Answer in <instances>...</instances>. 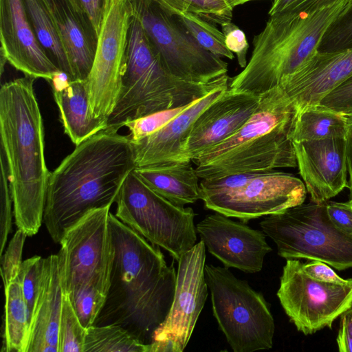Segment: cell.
<instances>
[{"instance_id": "obj_1", "label": "cell", "mask_w": 352, "mask_h": 352, "mask_svg": "<svg viewBox=\"0 0 352 352\" xmlns=\"http://www.w3.org/2000/svg\"><path fill=\"white\" fill-rule=\"evenodd\" d=\"M114 248L110 285L95 325H118L144 344L166 319L174 298L177 273L160 248L123 223L111 212Z\"/></svg>"}, {"instance_id": "obj_2", "label": "cell", "mask_w": 352, "mask_h": 352, "mask_svg": "<svg viewBox=\"0 0 352 352\" xmlns=\"http://www.w3.org/2000/svg\"><path fill=\"white\" fill-rule=\"evenodd\" d=\"M135 168L129 135L107 129L76 145L48 181L43 223L54 242L89 212L111 207Z\"/></svg>"}, {"instance_id": "obj_3", "label": "cell", "mask_w": 352, "mask_h": 352, "mask_svg": "<svg viewBox=\"0 0 352 352\" xmlns=\"http://www.w3.org/2000/svg\"><path fill=\"white\" fill-rule=\"evenodd\" d=\"M35 79L24 75L0 89V150L8 166L15 223L28 236L36 234L43 223L50 176Z\"/></svg>"}, {"instance_id": "obj_4", "label": "cell", "mask_w": 352, "mask_h": 352, "mask_svg": "<svg viewBox=\"0 0 352 352\" xmlns=\"http://www.w3.org/2000/svg\"><path fill=\"white\" fill-rule=\"evenodd\" d=\"M260 96L254 113L234 134L192 161L200 179L297 166L291 139L294 102L280 86Z\"/></svg>"}, {"instance_id": "obj_5", "label": "cell", "mask_w": 352, "mask_h": 352, "mask_svg": "<svg viewBox=\"0 0 352 352\" xmlns=\"http://www.w3.org/2000/svg\"><path fill=\"white\" fill-rule=\"evenodd\" d=\"M225 75L207 83L188 82L170 74L139 19H131L125 71L107 129L118 131L131 120L186 106L218 87L229 85Z\"/></svg>"}, {"instance_id": "obj_6", "label": "cell", "mask_w": 352, "mask_h": 352, "mask_svg": "<svg viewBox=\"0 0 352 352\" xmlns=\"http://www.w3.org/2000/svg\"><path fill=\"white\" fill-rule=\"evenodd\" d=\"M346 1L312 14L270 16L254 37L250 60L230 78L229 87L260 96L279 86L318 52L326 30Z\"/></svg>"}, {"instance_id": "obj_7", "label": "cell", "mask_w": 352, "mask_h": 352, "mask_svg": "<svg viewBox=\"0 0 352 352\" xmlns=\"http://www.w3.org/2000/svg\"><path fill=\"white\" fill-rule=\"evenodd\" d=\"M109 214L110 206L89 212L59 243L63 289L86 329L94 324L110 285L114 248Z\"/></svg>"}, {"instance_id": "obj_8", "label": "cell", "mask_w": 352, "mask_h": 352, "mask_svg": "<svg viewBox=\"0 0 352 352\" xmlns=\"http://www.w3.org/2000/svg\"><path fill=\"white\" fill-rule=\"evenodd\" d=\"M260 226L285 259L318 260L337 270L352 267V236L330 221L326 202L310 201L266 216Z\"/></svg>"}, {"instance_id": "obj_9", "label": "cell", "mask_w": 352, "mask_h": 352, "mask_svg": "<svg viewBox=\"0 0 352 352\" xmlns=\"http://www.w3.org/2000/svg\"><path fill=\"white\" fill-rule=\"evenodd\" d=\"M213 315L234 352H253L273 346L275 325L263 296L226 267L205 265Z\"/></svg>"}, {"instance_id": "obj_10", "label": "cell", "mask_w": 352, "mask_h": 352, "mask_svg": "<svg viewBox=\"0 0 352 352\" xmlns=\"http://www.w3.org/2000/svg\"><path fill=\"white\" fill-rule=\"evenodd\" d=\"M116 217L177 261L197 243L196 214L177 206L147 186L133 170L116 198Z\"/></svg>"}, {"instance_id": "obj_11", "label": "cell", "mask_w": 352, "mask_h": 352, "mask_svg": "<svg viewBox=\"0 0 352 352\" xmlns=\"http://www.w3.org/2000/svg\"><path fill=\"white\" fill-rule=\"evenodd\" d=\"M133 13L173 76L207 83L228 73V63L204 48L176 14L158 0H130Z\"/></svg>"}, {"instance_id": "obj_12", "label": "cell", "mask_w": 352, "mask_h": 352, "mask_svg": "<svg viewBox=\"0 0 352 352\" xmlns=\"http://www.w3.org/2000/svg\"><path fill=\"white\" fill-rule=\"evenodd\" d=\"M299 259H287L277 296L298 331L311 335L333 322L352 305V283L318 281L302 270Z\"/></svg>"}, {"instance_id": "obj_13", "label": "cell", "mask_w": 352, "mask_h": 352, "mask_svg": "<svg viewBox=\"0 0 352 352\" xmlns=\"http://www.w3.org/2000/svg\"><path fill=\"white\" fill-rule=\"evenodd\" d=\"M133 15L130 0H109L86 80L91 111L96 118L108 120L116 104L126 67Z\"/></svg>"}, {"instance_id": "obj_14", "label": "cell", "mask_w": 352, "mask_h": 352, "mask_svg": "<svg viewBox=\"0 0 352 352\" xmlns=\"http://www.w3.org/2000/svg\"><path fill=\"white\" fill-rule=\"evenodd\" d=\"M177 263L172 306L153 333L150 352H182L208 297L204 243L201 240L197 243Z\"/></svg>"}, {"instance_id": "obj_15", "label": "cell", "mask_w": 352, "mask_h": 352, "mask_svg": "<svg viewBox=\"0 0 352 352\" xmlns=\"http://www.w3.org/2000/svg\"><path fill=\"white\" fill-rule=\"evenodd\" d=\"M306 195L302 180L292 174L270 170L258 173L234 192L201 200L209 210L246 222L300 205Z\"/></svg>"}, {"instance_id": "obj_16", "label": "cell", "mask_w": 352, "mask_h": 352, "mask_svg": "<svg viewBox=\"0 0 352 352\" xmlns=\"http://www.w3.org/2000/svg\"><path fill=\"white\" fill-rule=\"evenodd\" d=\"M196 230L208 251L228 268L258 272L265 256L272 250L263 231L219 212L206 216L197 224Z\"/></svg>"}, {"instance_id": "obj_17", "label": "cell", "mask_w": 352, "mask_h": 352, "mask_svg": "<svg viewBox=\"0 0 352 352\" xmlns=\"http://www.w3.org/2000/svg\"><path fill=\"white\" fill-rule=\"evenodd\" d=\"M292 142L310 201L327 202L347 188L346 137Z\"/></svg>"}, {"instance_id": "obj_18", "label": "cell", "mask_w": 352, "mask_h": 352, "mask_svg": "<svg viewBox=\"0 0 352 352\" xmlns=\"http://www.w3.org/2000/svg\"><path fill=\"white\" fill-rule=\"evenodd\" d=\"M261 96L228 87L193 123L185 153L192 161L234 134L257 109Z\"/></svg>"}, {"instance_id": "obj_19", "label": "cell", "mask_w": 352, "mask_h": 352, "mask_svg": "<svg viewBox=\"0 0 352 352\" xmlns=\"http://www.w3.org/2000/svg\"><path fill=\"white\" fill-rule=\"evenodd\" d=\"M1 53L15 69L51 80L60 70L40 46L23 0H0Z\"/></svg>"}, {"instance_id": "obj_20", "label": "cell", "mask_w": 352, "mask_h": 352, "mask_svg": "<svg viewBox=\"0 0 352 352\" xmlns=\"http://www.w3.org/2000/svg\"><path fill=\"white\" fill-rule=\"evenodd\" d=\"M352 77V49L317 52L297 72L280 86L294 102L296 113L318 104L334 89Z\"/></svg>"}, {"instance_id": "obj_21", "label": "cell", "mask_w": 352, "mask_h": 352, "mask_svg": "<svg viewBox=\"0 0 352 352\" xmlns=\"http://www.w3.org/2000/svg\"><path fill=\"white\" fill-rule=\"evenodd\" d=\"M229 87L217 88L194 100L174 119L153 134L131 142L135 168L173 162L188 161L185 145L199 115Z\"/></svg>"}, {"instance_id": "obj_22", "label": "cell", "mask_w": 352, "mask_h": 352, "mask_svg": "<svg viewBox=\"0 0 352 352\" xmlns=\"http://www.w3.org/2000/svg\"><path fill=\"white\" fill-rule=\"evenodd\" d=\"M63 289L58 254L43 258L25 352H58Z\"/></svg>"}, {"instance_id": "obj_23", "label": "cell", "mask_w": 352, "mask_h": 352, "mask_svg": "<svg viewBox=\"0 0 352 352\" xmlns=\"http://www.w3.org/2000/svg\"><path fill=\"white\" fill-rule=\"evenodd\" d=\"M69 59L73 80H87L97 48L98 34L89 18L70 0H47Z\"/></svg>"}, {"instance_id": "obj_24", "label": "cell", "mask_w": 352, "mask_h": 352, "mask_svg": "<svg viewBox=\"0 0 352 352\" xmlns=\"http://www.w3.org/2000/svg\"><path fill=\"white\" fill-rule=\"evenodd\" d=\"M48 82L64 132L76 146L107 129L108 120L96 118L91 111L86 80H71L60 71Z\"/></svg>"}, {"instance_id": "obj_25", "label": "cell", "mask_w": 352, "mask_h": 352, "mask_svg": "<svg viewBox=\"0 0 352 352\" xmlns=\"http://www.w3.org/2000/svg\"><path fill=\"white\" fill-rule=\"evenodd\" d=\"M191 162H173L134 170L154 191L176 205L184 206L201 199L200 178Z\"/></svg>"}, {"instance_id": "obj_26", "label": "cell", "mask_w": 352, "mask_h": 352, "mask_svg": "<svg viewBox=\"0 0 352 352\" xmlns=\"http://www.w3.org/2000/svg\"><path fill=\"white\" fill-rule=\"evenodd\" d=\"M349 126L346 115L318 104L296 113L291 139L298 142L345 138Z\"/></svg>"}, {"instance_id": "obj_27", "label": "cell", "mask_w": 352, "mask_h": 352, "mask_svg": "<svg viewBox=\"0 0 352 352\" xmlns=\"http://www.w3.org/2000/svg\"><path fill=\"white\" fill-rule=\"evenodd\" d=\"M35 36L53 63L73 80L69 59L63 46L47 0H23Z\"/></svg>"}, {"instance_id": "obj_28", "label": "cell", "mask_w": 352, "mask_h": 352, "mask_svg": "<svg viewBox=\"0 0 352 352\" xmlns=\"http://www.w3.org/2000/svg\"><path fill=\"white\" fill-rule=\"evenodd\" d=\"M5 287L2 352H25L30 319L19 277Z\"/></svg>"}, {"instance_id": "obj_29", "label": "cell", "mask_w": 352, "mask_h": 352, "mask_svg": "<svg viewBox=\"0 0 352 352\" xmlns=\"http://www.w3.org/2000/svg\"><path fill=\"white\" fill-rule=\"evenodd\" d=\"M83 352H150V344L120 326L93 324L86 329Z\"/></svg>"}, {"instance_id": "obj_30", "label": "cell", "mask_w": 352, "mask_h": 352, "mask_svg": "<svg viewBox=\"0 0 352 352\" xmlns=\"http://www.w3.org/2000/svg\"><path fill=\"white\" fill-rule=\"evenodd\" d=\"M195 40L210 52L232 60L234 54L230 51L222 32L214 24L190 12L175 14Z\"/></svg>"}, {"instance_id": "obj_31", "label": "cell", "mask_w": 352, "mask_h": 352, "mask_svg": "<svg viewBox=\"0 0 352 352\" xmlns=\"http://www.w3.org/2000/svg\"><path fill=\"white\" fill-rule=\"evenodd\" d=\"M174 14L192 13L212 24L231 21L232 10L226 0H158Z\"/></svg>"}, {"instance_id": "obj_32", "label": "cell", "mask_w": 352, "mask_h": 352, "mask_svg": "<svg viewBox=\"0 0 352 352\" xmlns=\"http://www.w3.org/2000/svg\"><path fill=\"white\" fill-rule=\"evenodd\" d=\"M86 328L77 315L68 295L63 291L58 329V352H83Z\"/></svg>"}, {"instance_id": "obj_33", "label": "cell", "mask_w": 352, "mask_h": 352, "mask_svg": "<svg viewBox=\"0 0 352 352\" xmlns=\"http://www.w3.org/2000/svg\"><path fill=\"white\" fill-rule=\"evenodd\" d=\"M352 49V0L330 24L319 44L320 52H334Z\"/></svg>"}, {"instance_id": "obj_34", "label": "cell", "mask_w": 352, "mask_h": 352, "mask_svg": "<svg viewBox=\"0 0 352 352\" xmlns=\"http://www.w3.org/2000/svg\"><path fill=\"white\" fill-rule=\"evenodd\" d=\"M188 104L160 111L126 122L124 126L129 130L131 141L140 140L156 132L180 114Z\"/></svg>"}, {"instance_id": "obj_35", "label": "cell", "mask_w": 352, "mask_h": 352, "mask_svg": "<svg viewBox=\"0 0 352 352\" xmlns=\"http://www.w3.org/2000/svg\"><path fill=\"white\" fill-rule=\"evenodd\" d=\"M0 254L1 256L12 229V205L13 204L8 166L1 150H0Z\"/></svg>"}, {"instance_id": "obj_36", "label": "cell", "mask_w": 352, "mask_h": 352, "mask_svg": "<svg viewBox=\"0 0 352 352\" xmlns=\"http://www.w3.org/2000/svg\"><path fill=\"white\" fill-rule=\"evenodd\" d=\"M43 261V258L40 256H34L25 260L21 264L18 274L28 311L30 322L39 283Z\"/></svg>"}, {"instance_id": "obj_37", "label": "cell", "mask_w": 352, "mask_h": 352, "mask_svg": "<svg viewBox=\"0 0 352 352\" xmlns=\"http://www.w3.org/2000/svg\"><path fill=\"white\" fill-rule=\"evenodd\" d=\"M28 234L18 229L1 256V274L4 286L18 276L23 263L22 252Z\"/></svg>"}, {"instance_id": "obj_38", "label": "cell", "mask_w": 352, "mask_h": 352, "mask_svg": "<svg viewBox=\"0 0 352 352\" xmlns=\"http://www.w3.org/2000/svg\"><path fill=\"white\" fill-rule=\"evenodd\" d=\"M260 172L235 173L219 178L201 179L199 183L201 199L234 192L245 185Z\"/></svg>"}, {"instance_id": "obj_39", "label": "cell", "mask_w": 352, "mask_h": 352, "mask_svg": "<svg viewBox=\"0 0 352 352\" xmlns=\"http://www.w3.org/2000/svg\"><path fill=\"white\" fill-rule=\"evenodd\" d=\"M342 0H274L270 16L312 14L332 6Z\"/></svg>"}, {"instance_id": "obj_40", "label": "cell", "mask_w": 352, "mask_h": 352, "mask_svg": "<svg viewBox=\"0 0 352 352\" xmlns=\"http://www.w3.org/2000/svg\"><path fill=\"white\" fill-rule=\"evenodd\" d=\"M221 26L228 49L236 54L239 66L244 68L248 63L246 56L249 48L245 33L231 21L224 23Z\"/></svg>"}, {"instance_id": "obj_41", "label": "cell", "mask_w": 352, "mask_h": 352, "mask_svg": "<svg viewBox=\"0 0 352 352\" xmlns=\"http://www.w3.org/2000/svg\"><path fill=\"white\" fill-rule=\"evenodd\" d=\"M326 211L336 228L352 236V199L344 202L329 200L326 202Z\"/></svg>"}, {"instance_id": "obj_42", "label": "cell", "mask_w": 352, "mask_h": 352, "mask_svg": "<svg viewBox=\"0 0 352 352\" xmlns=\"http://www.w3.org/2000/svg\"><path fill=\"white\" fill-rule=\"evenodd\" d=\"M319 104L343 114L352 110V77L329 94Z\"/></svg>"}, {"instance_id": "obj_43", "label": "cell", "mask_w": 352, "mask_h": 352, "mask_svg": "<svg viewBox=\"0 0 352 352\" xmlns=\"http://www.w3.org/2000/svg\"><path fill=\"white\" fill-rule=\"evenodd\" d=\"M302 268L309 277L318 281L338 285L352 283V278H341L328 264L318 260H310L302 263Z\"/></svg>"}, {"instance_id": "obj_44", "label": "cell", "mask_w": 352, "mask_h": 352, "mask_svg": "<svg viewBox=\"0 0 352 352\" xmlns=\"http://www.w3.org/2000/svg\"><path fill=\"white\" fill-rule=\"evenodd\" d=\"M91 21L99 34L109 0H70Z\"/></svg>"}, {"instance_id": "obj_45", "label": "cell", "mask_w": 352, "mask_h": 352, "mask_svg": "<svg viewBox=\"0 0 352 352\" xmlns=\"http://www.w3.org/2000/svg\"><path fill=\"white\" fill-rule=\"evenodd\" d=\"M340 317L336 338L338 351L352 352V305Z\"/></svg>"}, {"instance_id": "obj_46", "label": "cell", "mask_w": 352, "mask_h": 352, "mask_svg": "<svg viewBox=\"0 0 352 352\" xmlns=\"http://www.w3.org/2000/svg\"><path fill=\"white\" fill-rule=\"evenodd\" d=\"M347 143V168H348V186L349 189V199H352V124L346 135Z\"/></svg>"}, {"instance_id": "obj_47", "label": "cell", "mask_w": 352, "mask_h": 352, "mask_svg": "<svg viewBox=\"0 0 352 352\" xmlns=\"http://www.w3.org/2000/svg\"><path fill=\"white\" fill-rule=\"evenodd\" d=\"M228 4L232 9H234L235 7L242 5L248 1H252L254 0H226Z\"/></svg>"}, {"instance_id": "obj_48", "label": "cell", "mask_w": 352, "mask_h": 352, "mask_svg": "<svg viewBox=\"0 0 352 352\" xmlns=\"http://www.w3.org/2000/svg\"><path fill=\"white\" fill-rule=\"evenodd\" d=\"M344 115H346L349 120V122L350 124L352 123V110H351L350 111L347 112L346 113H345Z\"/></svg>"}]
</instances>
